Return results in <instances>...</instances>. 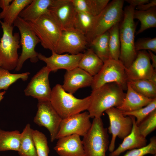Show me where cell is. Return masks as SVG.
Instances as JSON below:
<instances>
[{
    "label": "cell",
    "instance_id": "cell-1",
    "mask_svg": "<svg viewBox=\"0 0 156 156\" xmlns=\"http://www.w3.org/2000/svg\"><path fill=\"white\" fill-rule=\"evenodd\" d=\"M125 94L122 88L115 83H107L92 90L90 95L91 103L87 110L90 118H101L106 110L119 106Z\"/></svg>",
    "mask_w": 156,
    "mask_h": 156
},
{
    "label": "cell",
    "instance_id": "cell-2",
    "mask_svg": "<svg viewBox=\"0 0 156 156\" xmlns=\"http://www.w3.org/2000/svg\"><path fill=\"white\" fill-rule=\"evenodd\" d=\"M135 8L126 6L122 19L120 23V52L119 60L126 69L128 68L135 58L137 53L135 48V34L136 25L134 21Z\"/></svg>",
    "mask_w": 156,
    "mask_h": 156
},
{
    "label": "cell",
    "instance_id": "cell-3",
    "mask_svg": "<svg viewBox=\"0 0 156 156\" xmlns=\"http://www.w3.org/2000/svg\"><path fill=\"white\" fill-rule=\"evenodd\" d=\"M50 101L55 110L62 119L87 110L90 105V96L82 99L77 98L56 84L51 90Z\"/></svg>",
    "mask_w": 156,
    "mask_h": 156
},
{
    "label": "cell",
    "instance_id": "cell-4",
    "mask_svg": "<svg viewBox=\"0 0 156 156\" xmlns=\"http://www.w3.org/2000/svg\"><path fill=\"white\" fill-rule=\"evenodd\" d=\"M123 0H113L109 2L97 16L90 31L85 35L90 44L96 37L108 31L116 24L120 23L123 16Z\"/></svg>",
    "mask_w": 156,
    "mask_h": 156
},
{
    "label": "cell",
    "instance_id": "cell-5",
    "mask_svg": "<svg viewBox=\"0 0 156 156\" xmlns=\"http://www.w3.org/2000/svg\"><path fill=\"white\" fill-rule=\"evenodd\" d=\"M3 34L0 39V62L1 68L9 71L15 69L18 62V49L20 48L19 32L13 34L14 27L0 20Z\"/></svg>",
    "mask_w": 156,
    "mask_h": 156
},
{
    "label": "cell",
    "instance_id": "cell-6",
    "mask_svg": "<svg viewBox=\"0 0 156 156\" xmlns=\"http://www.w3.org/2000/svg\"><path fill=\"white\" fill-rule=\"evenodd\" d=\"M108 133L101 118H93L90 130L82 140L86 156H106L109 144Z\"/></svg>",
    "mask_w": 156,
    "mask_h": 156
},
{
    "label": "cell",
    "instance_id": "cell-7",
    "mask_svg": "<svg viewBox=\"0 0 156 156\" xmlns=\"http://www.w3.org/2000/svg\"><path fill=\"white\" fill-rule=\"evenodd\" d=\"M27 22L42 47L55 52L62 30L51 15L44 14L35 21Z\"/></svg>",
    "mask_w": 156,
    "mask_h": 156
},
{
    "label": "cell",
    "instance_id": "cell-8",
    "mask_svg": "<svg viewBox=\"0 0 156 156\" xmlns=\"http://www.w3.org/2000/svg\"><path fill=\"white\" fill-rule=\"evenodd\" d=\"M14 26L19 30L20 36V44L22 47L21 54L19 57L17 66L15 69L18 71L22 68L23 64L29 59L31 62L35 63L39 60V53L35 50L37 45L40 41L31 29L28 23L20 17H18L13 23Z\"/></svg>",
    "mask_w": 156,
    "mask_h": 156
},
{
    "label": "cell",
    "instance_id": "cell-9",
    "mask_svg": "<svg viewBox=\"0 0 156 156\" xmlns=\"http://www.w3.org/2000/svg\"><path fill=\"white\" fill-rule=\"evenodd\" d=\"M126 68L119 60L110 59L104 62L101 70L94 76L91 86L92 90L109 83H115L127 90L128 80Z\"/></svg>",
    "mask_w": 156,
    "mask_h": 156
},
{
    "label": "cell",
    "instance_id": "cell-10",
    "mask_svg": "<svg viewBox=\"0 0 156 156\" xmlns=\"http://www.w3.org/2000/svg\"><path fill=\"white\" fill-rule=\"evenodd\" d=\"M105 112L109 121L108 132L112 134L108 149L111 152L114 150L116 137L123 139L131 132L133 120L131 116H124L122 112L116 107L111 108Z\"/></svg>",
    "mask_w": 156,
    "mask_h": 156
},
{
    "label": "cell",
    "instance_id": "cell-11",
    "mask_svg": "<svg viewBox=\"0 0 156 156\" xmlns=\"http://www.w3.org/2000/svg\"><path fill=\"white\" fill-rule=\"evenodd\" d=\"M37 111L34 122L40 127H44L49 131L50 140L56 139L62 119L52 106L50 101H38Z\"/></svg>",
    "mask_w": 156,
    "mask_h": 156
},
{
    "label": "cell",
    "instance_id": "cell-12",
    "mask_svg": "<svg viewBox=\"0 0 156 156\" xmlns=\"http://www.w3.org/2000/svg\"><path fill=\"white\" fill-rule=\"evenodd\" d=\"M89 44L85 35L74 28L63 30L55 52L76 55L84 52Z\"/></svg>",
    "mask_w": 156,
    "mask_h": 156
},
{
    "label": "cell",
    "instance_id": "cell-13",
    "mask_svg": "<svg viewBox=\"0 0 156 156\" xmlns=\"http://www.w3.org/2000/svg\"><path fill=\"white\" fill-rule=\"evenodd\" d=\"M90 118L88 112L86 111L62 119L56 139L73 134L83 137L91 126Z\"/></svg>",
    "mask_w": 156,
    "mask_h": 156
},
{
    "label": "cell",
    "instance_id": "cell-14",
    "mask_svg": "<svg viewBox=\"0 0 156 156\" xmlns=\"http://www.w3.org/2000/svg\"><path fill=\"white\" fill-rule=\"evenodd\" d=\"M51 72L46 66L42 68L31 78L24 90L25 94L38 101H50L52 89L49 77Z\"/></svg>",
    "mask_w": 156,
    "mask_h": 156
},
{
    "label": "cell",
    "instance_id": "cell-15",
    "mask_svg": "<svg viewBox=\"0 0 156 156\" xmlns=\"http://www.w3.org/2000/svg\"><path fill=\"white\" fill-rule=\"evenodd\" d=\"M49 14L62 30L74 28L77 12L72 0H53Z\"/></svg>",
    "mask_w": 156,
    "mask_h": 156
},
{
    "label": "cell",
    "instance_id": "cell-16",
    "mask_svg": "<svg viewBox=\"0 0 156 156\" xmlns=\"http://www.w3.org/2000/svg\"><path fill=\"white\" fill-rule=\"evenodd\" d=\"M128 81L139 79L149 80L156 71L150 62L148 52L146 50L137 51L136 57L129 67L126 69Z\"/></svg>",
    "mask_w": 156,
    "mask_h": 156
},
{
    "label": "cell",
    "instance_id": "cell-17",
    "mask_svg": "<svg viewBox=\"0 0 156 156\" xmlns=\"http://www.w3.org/2000/svg\"><path fill=\"white\" fill-rule=\"evenodd\" d=\"M83 55V53L76 55L59 54L52 52L49 57H46L41 53H39V60L44 62L46 66L51 71L55 72L60 69L70 70L78 67L79 62Z\"/></svg>",
    "mask_w": 156,
    "mask_h": 156
},
{
    "label": "cell",
    "instance_id": "cell-18",
    "mask_svg": "<svg viewBox=\"0 0 156 156\" xmlns=\"http://www.w3.org/2000/svg\"><path fill=\"white\" fill-rule=\"evenodd\" d=\"M93 79V77L77 67L66 71L62 86L65 91L73 94L79 88L91 86Z\"/></svg>",
    "mask_w": 156,
    "mask_h": 156
},
{
    "label": "cell",
    "instance_id": "cell-19",
    "mask_svg": "<svg viewBox=\"0 0 156 156\" xmlns=\"http://www.w3.org/2000/svg\"><path fill=\"white\" fill-rule=\"evenodd\" d=\"M53 148L60 156H86L80 136L77 134L59 138Z\"/></svg>",
    "mask_w": 156,
    "mask_h": 156
},
{
    "label": "cell",
    "instance_id": "cell-20",
    "mask_svg": "<svg viewBox=\"0 0 156 156\" xmlns=\"http://www.w3.org/2000/svg\"><path fill=\"white\" fill-rule=\"evenodd\" d=\"M133 120V126L130 133L124 139L118 147L110 152L109 156H119L127 150L140 148L146 145V137L140 133L135 122V118L131 116Z\"/></svg>",
    "mask_w": 156,
    "mask_h": 156
},
{
    "label": "cell",
    "instance_id": "cell-21",
    "mask_svg": "<svg viewBox=\"0 0 156 156\" xmlns=\"http://www.w3.org/2000/svg\"><path fill=\"white\" fill-rule=\"evenodd\" d=\"M127 91L122 103L116 107L122 112H130L137 110L147 105L154 99L138 93L128 83Z\"/></svg>",
    "mask_w": 156,
    "mask_h": 156
},
{
    "label": "cell",
    "instance_id": "cell-22",
    "mask_svg": "<svg viewBox=\"0 0 156 156\" xmlns=\"http://www.w3.org/2000/svg\"><path fill=\"white\" fill-rule=\"evenodd\" d=\"M53 0H32L20 13L19 16L26 21H35L42 15L49 14Z\"/></svg>",
    "mask_w": 156,
    "mask_h": 156
},
{
    "label": "cell",
    "instance_id": "cell-23",
    "mask_svg": "<svg viewBox=\"0 0 156 156\" xmlns=\"http://www.w3.org/2000/svg\"><path fill=\"white\" fill-rule=\"evenodd\" d=\"M103 64V61L90 48H87L83 53L78 67L94 77L101 70Z\"/></svg>",
    "mask_w": 156,
    "mask_h": 156
},
{
    "label": "cell",
    "instance_id": "cell-24",
    "mask_svg": "<svg viewBox=\"0 0 156 156\" xmlns=\"http://www.w3.org/2000/svg\"><path fill=\"white\" fill-rule=\"evenodd\" d=\"M77 12L94 16L98 15L109 2V0H72Z\"/></svg>",
    "mask_w": 156,
    "mask_h": 156
},
{
    "label": "cell",
    "instance_id": "cell-25",
    "mask_svg": "<svg viewBox=\"0 0 156 156\" xmlns=\"http://www.w3.org/2000/svg\"><path fill=\"white\" fill-rule=\"evenodd\" d=\"M33 130L27 124L21 133L20 144L18 153L20 156H38L33 139Z\"/></svg>",
    "mask_w": 156,
    "mask_h": 156
},
{
    "label": "cell",
    "instance_id": "cell-26",
    "mask_svg": "<svg viewBox=\"0 0 156 156\" xmlns=\"http://www.w3.org/2000/svg\"><path fill=\"white\" fill-rule=\"evenodd\" d=\"M21 133L18 130L6 131L0 129V152L9 150L18 151Z\"/></svg>",
    "mask_w": 156,
    "mask_h": 156
},
{
    "label": "cell",
    "instance_id": "cell-27",
    "mask_svg": "<svg viewBox=\"0 0 156 156\" xmlns=\"http://www.w3.org/2000/svg\"><path fill=\"white\" fill-rule=\"evenodd\" d=\"M134 18L138 19L140 22V26L136 34L142 33L151 28L156 27V6L146 11L135 10Z\"/></svg>",
    "mask_w": 156,
    "mask_h": 156
},
{
    "label": "cell",
    "instance_id": "cell-28",
    "mask_svg": "<svg viewBox=\"0 0 156 156\" xmlns=\"http://www.w3.org/2000/svg\"><path fill=\"white\" fill-rule=\"evenodd\" d=\"M108 31L96 37L90 44L91 48L103 62L110 59L108 45Z\"/></svg>",
    "mask_w": 156,
    "mask_h": 156
},
{
    "label": "cell",
    "instance_id": "cell-29",
    "mask_svg": "<svg viewBox=\"0 0 156 156\" xmlns=\"http://www.w3.org/2000/svg\"><path fill=\"white\" fill-rule=\"evenodd\" d=\"M128 83L135 91L148 98H156V85L149 80L139 79L129 81Z\"/></svg>",
    "mask_w": 156,
    "mask_h": 156
},
{
    "label": "cell",
    "instance_id": "cell-30",
    "mask_svg": "<svg viewBox=\"0 0 156 156\" xmlns=\"http://www.w3.org/2000/svg\"><path fill=\"white\" fill-rule=\"evenodd\" d=\"M120 23L116 24L108 30V45L110 58L116 60H119L120 52Z\"/></svg>",
    "mask_w": 156,
    "mask_h": 156
},
{
    "label": "cell",
    "instance_id": "cell-31",
    "mask_svg": "<svg viewBox=\"0 0 156 156\" xmlns=\"http://www.w3.org/2000/svg\"><path fill=\"white\" fill-rule=\"evenodd\" d=\"M32 0H13L5 14L3 22L13 25L14 23L19 16L22 11L32 1Z\"/></svg>",
    "mask_w": 156,
    "mask_h": 156
},
{
    "label": "cell",
    "instance_id": "cell-32",
    "mask_svg": "<svg viewBox=\"0 0 156 156\" xmlns=\"http://www.w3.org/2000/svg\"><path fill=\"white\" fill-rule=\"evenodd\" d=\"M96 16L83 12L77 11L74 28L85 35L88 33L93 26Z\"/></svg>",
    "mask_w": 156,
    "mask_h": 156
},
{
    "label": "cell",
    "instance_id": "cell-33",
    "mask_svg": "<svg viewBox=\"0 0 156 156\" xmlns=\"http://www.w3.org/2000/svg\"><path fill=\"white\" fill-rule=\"evenodd\" d=\"M30 73L29 72L13 74L6 69L0 68V91L7 90L13 83L19 79L23 81L27 80Z\"/></svg>",
    "mask_w": 156,
    "mask_h": 156
},
{
    "label": "cell",
    "instance_id": "cell-34",
    "mask_svg": "<svg viewBox=\"0 0 156 156\" xmlns=\"http://www.w3.org/2000/svg\"><path fill=\"white\" fill-rule=\"evenodd\" d=\"M32 135L38 156H48L50 150L46 135L37 130H33Z\"/></svg>",
    "mask_w": 156,
    "mask_h": 156
},
{
    "label": "cell",
    "instance_id": "cell-35",
    "mask_svg": "<svg viewBox=\"0 0 156 156\" xmlns=\"http://www.w3.org/2000/svg\"><path fill=\"white\" fill-rule=\"evenodd\" d=\"M156 109V98L147 105L137 110L130 112H122L125 116H132L136 118L138 126L150 113Z\"/></svg>",
    "mask_w": 156,
    "mask_h": 156
},
{
    "label": "cell",
    "instance_id": "cell-36",
    "mask_svg": "<svg viewBox=\"0 0 156 156\" xmlns=\"http://www.w3.org/2000/svg\"><path fill=\"white\" fill-rule=\"evenodd\" d=\"M141 134L145 137L156 128V109L150 114L138 126Z\"/></svg>",
    "mask_w": 156,
    "mask_h": 156
},
{
    "label": "cell",
    "instance_id": "cell-37",
    "mask_svg": "<svg viewBox=\"0 0 156 156\" xmlns=\"http://www.w3.org/2000/svg\"><path fill=\"white\" fill-rule=\"evenodd\" d=\"M151 154H156V137L154 136L150 139L149 143L143 147L128 151L122 156H144Z\"/></svg>",
    "mask_w": 156,
    "mask_h": 156
},
{
    "label": "cell",
    "instance_id": "cell-38",
    "mask_svg": "<svg viewBox=\"0 0 156 156\" xmlns=\"http://www.w3.org/2000/svg\"><path fill=\"white\" fill-rule=\"evenodd\" d=\"M135 48L137 52L148 50L156 53V38H139L135 42Z\"/></svg>",
    "mask_w": 156,
    "mask_h": 156
},
{
    "label": "cell",
    "instance_id": "cell-39",
    "mask_svg": "<svg viewBox=\"0 0 156 156\" xmlns=\"http://www.w3.org/2000/svg\"><path fill=\"white\" fill-rule=\"evenodd\" d=\"M12 1L13 0H0V8L2 10L0 13V19H3L5 14Z\"/></svg>",
    "mask_w": 156,
    "mask_h": 156
},
{
    "label": "cell",
    "instance_id": "cell-40",
    "mask_svg": "<svg viewBox=\"0 0 156 156\" xmlns=\"http://www.w3.org/2000/svg\"><path fill=\"white\" fill-rule=\"evenodd\" d=\"M156 0H153L150 1L149 2L137 6L135 8L137 10L146 11L156 6Z\"/></svg>",
    "mask_w": 156,
    "mask_h": 156
},
{
    "label": "cell",
    "instance_id": "cell-41",
    "mask_svg": "<svg viewBox=\"0 0 156 156\" xmlns=\"http://www.w3.org/2000/svg\"><path fill=\"white\" fill-rule=\"evenodd\" d=\"M129 4V5L134 7L135 8L144 4L149 2V0H125Z\"/></svg>",
    "mask_w": 156,
    "mask_h": 156
},
{
    "label": "cell",
    "instance_id": "cell-42",
    "mask_svg": "<svg viewBox=\"0 0 156 156\" xmlns=\"http://www.w3.org/2000/svg\"><path fill=\"white\" fill-rule=\"evenodd\" d=\"M149 57L152 62L151 64L153 68L156 69V55L152 51H148Z\"/></svg>",
    "mask_w": 156,
    "mask_h": 156
},
{
    "label": "cell",
    "instance_id": "cell-43",
    "mask_svg": "<svg viewBox=\"0 0 156 156\" xmlns=\"http://www.w3.org/2000/svg\"><path fill=\"white\" fill-rule=\"evenodd\" d=\"M149 80L152 83L156 85V72L155 71L151 75Z\"/></svg>",
    "mask_w": 156,
    "mask_h": 156
},
{
    "label": "cell",
    "instance_id": "cell-44",
    "mask_svg": "<svg viewBox=\"0 0 156 156\" xmlns=\"http://www.w3.org/2000/svg\"><path fill=\"white\" fill-rule=\"evenodd\" d=\"M5 93L6 92L5 91L0 92V102L3 98L4 95Z\"/></svg>",
    "mask_w": 156,
    "mask_h": 156
},
{
    "label": "cell",
    "instance_id": "cell-45",
    "mask_svg": "<svg viewBox=\"0 0 156 156\" xmlns=\"http://www.w3.org/2000/svg\"><path fill=\"white\" fill-rule=\"evenodd\" d=\"M1 63L0 62V68L1 67Z\"/></svg>",
    "mask_w": 156,
    "mask_h": 156
},
{
    "label": "cell",
    "instance_id": "cell-46",
    "mask_svg": "<svg viewBox=\"0 0 156 156\" xmlns=\"http://www.w3.org/2000/svg\"><path fill=\"white\" fill-rule=\"evenodd\" d=\"M153 156H156V154L154 155Z\"/></svg>",
    "mask_w": 156,
    "mask_h": 156
},
{
    "label": "cell",
    "instance_id": "cell-47",
    "mask_svg": "<svg viewBox=\"0 0 156 156\" xmlns=\"http://www.w3.org/2000/svg\"><path fill=\"white\" fill-rule=\"evenodd\" d=\"M6 156L3 155V156Z\"/></svg>",
    "mask_w": 156,
    "mask_h": 156
}]
</instances>
